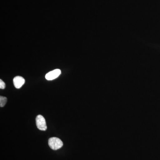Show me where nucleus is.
Instances as JSON below:
<instances>
[{
  "label": "nucleus",
  "mask_w": 160,
  "mask_h": 160,
  "mask_svg": "<svg viewBox=\"0 0 160 160\" xmlns=\"http://www.w3.org/2000/svg\"><path fill=\"white\" fill-rule=\"evenodd\" d=\"M49 147L53 150H56L60 149L63 146V143L62 140L57 138H50L48 141Z\"/></svg>",
  "instance_id": "1"
},
{
  "label": "nucleus",
  "mask_w": 160,
  "mask_h": 160,
  "mask_svg": "<svg viewBox=\"0 0 160 160\" xmlns=\"http://www.w3.org/2000/svg\"><path fill=\"white\" fill-rule=\"evenodd\" d=\"M36 125L38 129L42 131H45L47 129L46 120L41 115H39L36 119Z\"/></svg>",
  "instance_id": "2"
},
{
  "label": "nucleus",
  "mask_w": 160,
  "mask_h": 160,
  "mask_svg": "<svg viewBox=\"0 0 160 160\" xmlns=\"http://www.w3.org/2000/svg\"><path fill=\"white\" fill-rule=\"evenodd\" d=\"M61 73V70L59 69H56L49 72L48 73L46 74V78L47 80H54L57 78L59 76Z\"/></svg>",
  "instance_id": "3"
},
{
  "label": "nucleus",
  "mask_w": 160,
  "mask_h": 160,
  "mask_svg": "<svg viewBox=\"0 0 160 160\" xmlns=\"http://www.w3.org/2000/svg\"><path fill=\"white\" fill-rule=\"evenodd\" d=\"M13 82L15 88L17 89H20L25 83V80L22 77L17 76L13 79Z\"/></svg>",
  "instance_id": "4"
},
{
  "label": "nucleus",
  "mask_w": 160,
  "mask_h": 160,
  "mask_svg": "<svg viewBox=\"0 0 160 160\" xmlns=\"http://www.w3.org/2000/svg\"><path fill=\"white\" fill-rule=\"evenodd\" d=\"M7 98L5 97H0V106L1 107H4L6 105V102H7Z\"/></svg>",
  "instance_id": "5"
},
{
  "label": "nucleus",
  "mask_w": 160,
  "mask_h": 160,
  "mask_svg": "<svg viewBox=\"0 0 160 160\" xmlns=\"http://www.w3.org/2000/svg\"><path fill=\"white\" fill-rule=\"evenodd\" d=\"M6 88V84L2 80H0V88L1 89H4Z\"/></svg>",
  "instance_id": "6"
}]
</instances>
